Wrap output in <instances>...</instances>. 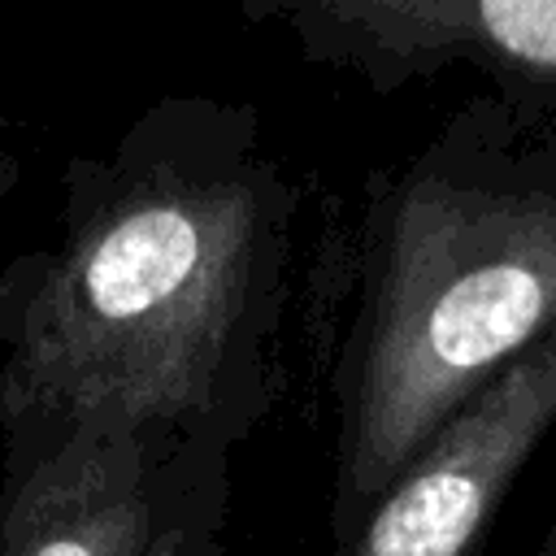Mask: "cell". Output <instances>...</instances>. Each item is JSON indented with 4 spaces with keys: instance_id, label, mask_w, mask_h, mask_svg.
<instances>
[{
    "instance_id": "6da1fadb",
    "label": "cell",
    "mask_w": 556,
    "mask_h": 556,
    "mask_svg": "<svg viewBox=\"0 0 556 556\" xmlns=\"http://www.w3.org/2000/svg\"><path fill=\"white\" fill-rule=\"evenodd\" d=\"M300 187L256 104L152 100L61 169V235L0 265V430L109 417L235 447L274 408Z\"/></svg>"
},
{
    "instance_id": "7a4b0ae2",
    "label": "cell",
    "mask_w": 556,
    "mask_h": 556,
    "mask_svg": "<svg viewBox=\"0 0 556 556\" xmlns=\"http://www.w3.org/2000/svg\"><path fill=\"white\" fill-rule=\"evenodd\" d=\"M556 334V139L482 91L365 178L339 339L330 539L500 369Z\"/></svg>"
},
{
    "instance_id": "3957f363",
    "label": "cell",
    "mask_w": 556,
    "mask_h": 556,
    "mask_svg": "<svg viewBox=\"0 0 556 556\" xmlns=\"http://www.w3.org/2000/svg\"><path fill=\"white\" fill-rule=\"evenodd\" d=\"M0 556H143L230 447L109 417H22L0 430Z\"/></svg>"
},
{
    "instance_id": "277c9868",
    "label": "cell",
    "mask_w": 556,
    "mask_h": 556,
    "mask_svg": "<svg viewBox=\"0 0 556 556\" xmlns=\"http://www.w3.org/2000/svg\"><path fill=\"white\" fill-rule=\"evenodd\" d=\"M282 26L308 65L374 96L447 70H478L517 122L556 139V0H235Z\"/></svg>"
},
{
    "instance_id": "5b68a950",
    "label": "cell",
    "mask_w": 556,
    "mask_h": 556,
    "mask_svg": "<svg viewBox=\"0 0 556 556\" xmlns=\"http://www.w3.org/2000/svg\"><path fill=\"white\" fill-rule=\"evenodd\" d=\"M556 426V334L473 391L378 491L339 556H478Z\"/></svg>"
},
{
    "instance_id": "8992f818",
    "label": "cell",
    "mask_w": 556,
    "mask_h": 556,
    "mask_svg": "<svg viewBox=\"0 0 556 556\" xmlns=\"http://www.w3.org/2000/svg\"><path fill=\"white\" fill-rule=\"evenodd\" d=\"M226 513H230V469L208 478L152 539L143 556H230L226 547Z\"/></svg>"
},
{
    "instance_id": "52a82bcc",
    "label": "cell",
    "mask_w": 556,
    "mask_h": 556,
    "mask_svg": "<svg viewBox=\"0 0 556 556\" xmlns=\"http://www.w3.org/2000/svg\"><path fill=\"white\" fill-rule=\"evenodd\" d=\"M17 182H22V161L0 143V195H9Z\"/></svg>"
},
{
    "instance_id": "ba28073f",
    "label": "cell",
    "mask_w": 556,
    "mask_h": 556,
    "mask_svg": "<svg viewBox=\"0 0 556 556\" xmlns=\"http://www.w3.org/2000/svg\"><path fill=\"white\" fill-rule=\"evenodd\" d=\"M539 556H556V521H552V530H547V539H543Z\"/></svg>"
}]
</instances>
